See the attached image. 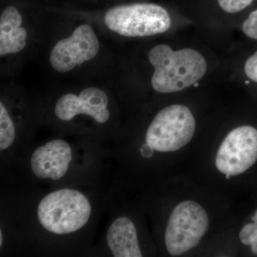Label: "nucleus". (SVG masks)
<instances>
[{"instance_id":"5","label":"nucleus","mask_w":257,"mask_h":257,"mask_svg":"<svg viewBox=\"0 0 257 257\" xmlns=\"http://www.w3.org/2000/svg\"><path fill=\"white\" fill-rule=\"evenodd\" d=\"M207 211L199 204L186 200L171 213L165 233V242L170 256L187 252L199 244L209 227Z\"/></svg>"},{"instance_id":"7","label":"nucleus","mask_w":257,"mask_h":257,"mask_svg":"<svg viewBox=\"0 0 257 257\" xmlns=\"http://www.w3.org/2000/svg\"><path fill=\"white\" fill-rule=\"evenodd\" d=\"M99 48V40L94 29L87 24H83L74 29L72 35L55 44L49 60L56 72L66 73L94 60Z\"/></svg>"},{"instance_id":"10","label":"nucleus","mask_w":257,"mask_h":257,"mask_svg":"<svg viewBox=\"0 0 257 257\" xmlns=\"http://www.w3.org/2000/svg\"><path fill=\"white\" fill-rule=\"evenodd\" d=\"M106 240L113 256H143L136 226L126 216H119L111 222L106 231Z\"/></svg>"},{"instance_id":"3","label":"nucleus","mask_w":257,"mask_h":257,"mask_svg":"<svg viewBox=\"0 0 257 257\" xmlns=\"http://www.w3.org/2000/svg\"><path fill=\"white\" fill-rule=\"evenodd\" d=\"M195 130V119L187 106H166L157 113L147 128L142 155L150 157L153 152L177 151L192 140Z\"/></svg>"},{"instance_id":"12","label":"nucleus","mask_w":257,"mask_h":257,"mask_svg":"<svg viewBox=\"0 0 257 257\" xmlns=\"http://www.w3.org/2000/svg\"><path fill=\"white\" fill-rule=\"evenodd\" d=\"M16 138V128L13 118L3 100L0 101V151L13 146Z\"/></svg>"},{"instance_id":"9","label":"nucleus","mask_w":257,"mask_h":257,"mask_svg":"<svg viewBox=\"0 0 257 257\" xmlns=\"http://www.w3.org/2000/svg\"><path fill=\"white\" fill-rule=\"evenodd\" d=\"M72 161L71 145L57 139L37 147L30 158V165L37 178L58 181L67 173Z\"/></svg>"},{"instance_id":"11","label":"nucleus","mask_w":257,"mask_h":257,"mask_svg":"<svg viewBox=\"0 0 257 257\" xmlns=\"http://www.w3.org/2000/svg\"><path fill=\"white\" fill-rule=\"evenodd\" d=\"M23 17L13 6L5 8L0 16V56L22 52L27 46L28 32L22 26Z\"/></svg>"},{"instance_id":"4","label":"nucleus","mask_w":257,"mask_h":257,"mask_svg":"<svg viewBox=\"0 0 257 257\" xmlns=\"http://www.w3.org/2000/svg\"><path fill=\"white\" fill-rule=\"evenodd\" d=\"M104 23L121 36L144 37L165 33L171 27L168 12L156 4L119 5L106 12Z\"/></svg>"},{"instance_id":"16","label":"nucleus","mask_w":257,"mask_h":257,"mask_svg":"<svg viewBox=\"0 0 257 257\" xmlns=\"http://www.w3.org/2000/svg\"><path fill=\"white\" fill-rule=\"evenodd\" d=\"M244 72L248 78L257 83V52L246 60L244 64Z\"/></svg>"},{"instance_id":"19","label":"nucleus","mask_w":257,"mask_h":257,"mask_svg":"<svg viewBox=\"0 0 257 257\" xmlns=\"http://www.w3.org/2000/svg\"><path fill=\"white\" fill-rule=\"evenodd\" d=\"M251 220L253 221V222H255L257 224V210L256 212H255V214H253L252 217H251Z\"/></svg>"},{"instance_id":"2","label":"nucleus","mask_w":257,"mask_h":257,"mask_svg":"<svg viewBox=\"0 0 257 257\" xmlns=\"http://www.w3.org/2000/svg\"><path fill=\"white\" fill-rule=\"evenodd\" d=\"M92 211L85 194L77 189L62 188L42 198L37 206V216L44 229L61 236L82 229L90 219Z\"/></svg>"},{"instance_id":"15","label":"nucleus","mask_w":257,"mask_h":257,"mask_svg":"<svg viewBox=\"0 0 257 257\" xmlns=\"http://www.w3.org/2000/svg\"><path fill=\"white\" fill-rule=\"evenodd\" d=\"M257 231V224L249 223L243 226L239 233V239L244 245H251L254 240Z\"/></svg>"},{"instance_id":"8","label":"nucleus","mask_w":257,"mask_h":257,"mask_svg":"<svg viewBox=\"0 0 257 257\" xmlns=\"http://www.w3.org/2000/svg\"><path fill=\"white\" fill-rule=\"evenodd\" d=\"M55 116L62 121H69L79 115H86L99 124H105L110 119L109 97L99 87L85 88L78 94L67 93L56 101Z\"/></svg>"},{"instance_id":"6","label":"nucleus","mask_w":257,"mask_h":257,"mask_svg":"<svg viewBox=\"0 0 257 257\" xmlns=\"http://www.w3.org/2000/svg\"><path fill=\"white\" fill-rule=\"evenodd\" d=\"M257 161V130L244 125L231 130L216 155V169L227 179L247 171Z\"/></svg>"},{"instance_id":"13","label":"nucleus","mask_w":257,"mask_h":257,"mask_svg":"<svg viewBox=\"0 0 257 257\" xmlns=\"http://www.w3.org/2000/svg\"><path fill=\"white\" fill-rule=\"evenodd\" d=\"M253 0H218L219 6L228 13H236L247 8Z\"/></svg>"},{"instance_id":"17","label":"nucleus","mask_w":257,"mask_h":257,"mask_svg":"<svg viewBox=\"0 0 257 257\" xmlns=\"http://www.w3.org/2000/svg\"><path fill=\"white\" fill-rule=\"evenodd\" d=\"M250 246H251V251H252L253 253H255V254H257V231L254 240H253L252 243H251Z\"/></svg>"},{"instance_id":"14","label":"nucleus","mask_w":257,"mask_h":257,"mask_svg":"<svg viewBox=\"0 0 257 257\" xmlns=\"http://www.w3.org/2000/svg\"><path fill=\"white\" fill-rule=\"evenodd\" d=\"M242 30L249 38L257 40V10L253 11L243 22Z\"/></svg>"},{"instance_id":"1","label":"nucleus","mask_w":257,"mask_h":257,"mask_svg":"<svg viewBox=\"0 0 257 257\" xmlns=\"http://www.w3.org/2000/svg\"><path fill=\"white\" fill-rule=\"evenodd\" d=\"M149 60L155 71L152 86L157 92H179L204 77L207 64L202 54L192 49L174 51L167 45L152 47Z\"/></svg>"},{"instance_id":"18","label":"nucleus","mask_w":257,"mask_h":257,"mask_svg":"<svg viewBox=\"0 0 257 257\" xmlns=\"http://www.w3.org/2000/svg\"><path fill=\"white\" fill-rule=\"evenodd\" d=\"M3 240H4V236H3V230H0V247L3 246Z\"/></svg>"}]
</instances>
